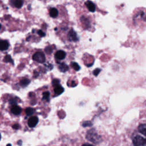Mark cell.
<instances>
[{"label":"cell","mask_w":146,"mask_h":146,"mask_svg":"<svg viewBox=\"0 0 146 146\" xmlns=\"http://www.w3.org/2000/svg\"><path fill=\"white\" fill-rule=\"evenodd\" d=\"M86 139L95 144H98L102 141L101 136L98 135L96 131L94 128L90 129L87 132L86 135Z\"/></svg>","instance_id":"6da1fadb"},{"label":"cell","mask_w":146,"mask_h":146,"mask_svg":"<svg viewBox=\"0 0 146 146\" xmlns=\"http://www.w3.org/2000/svg\"><path fill=\"white\" fill-rule=\"evenodd\" d=\"M132 142L133 146H146V139L139 135L135 136Z\"/></svg>","instance_id":"7a4b0ae2"},{"label":"cell","mask_w":146,"mask_h":146,"mask_svg":"<svg viewBox=\"0 0 146 146\" xmlns=\"http://www.w3.org/2000/svg\"><path fill=\"white\" fill-rule=\"evenodd\" d=\"M33 59L39 63L45 62V56L42 52H36L33 55Z\"/></svg>","instance_id":"3957f363"},{"label":"cell","mask_w":146,"mask_h":146,"mask_svg":"<svg viewBox=\"0 0 146 146\" xmlns=\"http://www.w3.org/2000/svg\"><path fill=\"white\" fill-rule=\"evenodd\" d=\"M38 123V117H36V116H31L29 119L27 124H28V125L30 127L33 128Z\"/></svg>","instance_id":"277c9868"},{"label":"cell","mask_w":146,"mask_h":146,"mask_svg":"<svg viewBox=\"0 0 146 146\" xmlns=\"http://www.w3.org/2000/svg\"><path fill=\"white\" fill-rule=\"evenodd\" d=\"M68 38H69V40L70 41H77L78 40V35L76 34V33H75V31H74L73 30H71L69 31L68 33Z\"/></svg>","instance_id":"5b68a950"},{"label":"cell","mask_w":146,"mask_h":146,"mask_svg":"<svg viewBox=\"0 0 146 146\" xmlns=\"http://www.w3.org/2000/svg\"><path fill=\"white\" fill-rule=\"evenodd\" d=\"M66 52L62 50H59L56 52L55 56L56 59L59 60L63 59L66 57Z\"/></svg>","instance_id":"8992f818"},{"label":"cell","mask_w":146,"mask_h":146,"mask_svg":"<svg viewBox=\"0 0 146 146\" xmlns=\"http://www.w3.org/2000/svg\"><path fill=\"white\" fill-rule=\"evenodd\" d=\"M85 5L90 11L94 12L95 11V6L92 2L88 1L85 2Z\"/></svg>","instance_id":"52a82bcc"},{"label":"cell","mask_w":146,"mask_h":146,"mask_svg":"<svg viewBox=\"0 0 146 146\" xmlns=\"http://www.w3.org/2000/svg\"><path fill=\"white\" fill-rule=\"evenodd\" d=\"M9 47V43L7 40H0V50H6Z\"/></svg>","instance_id":"ba28073f"},{"label":"cell","mask_w":146,"mask_h":146,"mask_svg":"<svg viewBox=\"0 0 146 146\" xmlns=\"http://www.w3.org/2000/svg\"><path fill=\"white\" fill-rule=\"evenodd\" d=\"M11 112L14 115H19L22 111V109L18 106H14L11 109Z\"/></svg>","instance_id":"9c48e42d"},{"label":"cell","mask_w":146,"mask_h":146,"mask_svg":"<svg viewBox=\"0 0 146 146\" xmlns=\"http://www.w3.org/2000/svg\"><path fill=\"white\" fill-rule=\"evenodd\" d=\"M138 131L140 133H142L146 136V124H141L138 127Z\"/></svg>","instance_id":"30bf717a"},{"label":"cell","mask_w":146,"mask_h":146,"mask_svg":"<svg viewBox=\"0 0 146 146\" xmlns=\"http://www.w3.org/2000/svg\"><path fill=\"white\" fill-rule=\"evenodd\" d=\"M64 91V88L60 85L55 87L54 92L56 95H60Z\"/></svg>","instance_id":"8fae6325"},{"label":"cell","mask_w":146,"mask_h":146,"mask_svg":"<svg viewBox=\"0 0 146 146\" xmlns=\"http://www.w3.org/2000/svg\"><path fill=\"white\" fill-rule=\"evenodd\" d=\"M59 69L61 72H64L68 70V66L65 63H60L59 66Z\"/></svg>","instance_id":"7c38bea8"},{"label":"cell","mask_w":146,"mask_h":146,"mask_svg":"<svg viewBox=\"0 0 146 146\" xmlns=\"http://www.w3.org/2000/svg\"><path fill=\"white\" fill-rule=\"evenodd\" d=\"M58 14V10L55 8H51L50 10V15L52 18H55Z\"/></svg>","instance_id":"4fadbf2b"},{"label":"cell","mask_w":146,"mask_h":146,"mask_svg":"<svg viewBox=\"0 0 146 146\" xmlns=\"http://www.w3.org/2000/svg\"><path fill=\"white\" fill-rule=\"evenodd\" d=\"M30 80L28 79H23L19 82V84L22 87H26L30 83Z\"/></svg>","instance_id":"5bb4252c"},{"label":"cell","mask_w":146,"mask_h":146,"mask_svg":"<svg viewBox=\"0 0 146 146\" xmlns=\"http://www.w3.org/2000/svg\"><path fill=\"white\" fill-rule=\"evenodd\" d=\"M23 2L21 0H16L14 1V5L17 8H21L23 5Z\"/></svg>","instance_id":"9a60e30c"},{"label":"cell","mask_w":146,"mask_h":146,"mask_svg":"<svg viewBox=\"0 0 146 146\" xmlns=\"http://www.w3.org/2000/svg\"><path fill=\"white\" fill-rule=\"evenodd\" d=\"M25 112L26 113V115L27 116H31V115L33 114V113L34 112V109H33V108H30V107H28L25 110Z\"/></svg>","instance_id":"2e32d148"},{"label":"cell","mask_w":146,"mask_h":146,"mask_svg":"<svg viewBox=\"0 0 146 146\" xmlns=\"http://www.w3.org/2000/svg\"><path fill=\"white\" fill-rule=\"evenodd\" d=\"M3 61L6 63H12L13 64V61L11 58V56L9 55H5V58H4V59H3Z\"/></svg>","instance_id":"e0dca14e"},{"label":"cell","mask_w":146,"mask_h":146,"mask_svg":"<svg viewBox=\"0 0 146 146\" xmlns=\"http://www.w3.org/2000/svg\"><path fill=\"white\" fill-rule=\"evenodd\" d=\"M71 66L73 67V68L75 70V71H79L80 68V66L78 65V64L77 63L75 62H72L71 63Z\"/></svg>","instance_id":"ac0fdd59"},{"label":"cell","mask_w":146,"mask_h":146,"mask_svg":"<svg viewBox=\"0 0 146 146\" xmlns=\"http://www.w3.org/2000/svg\"><path fill=\"white\" fill-rule=\"evenodd\" d=\"M50 97V92L48 91H46L43 93V100H48Z\"/></svg>","instance_id":"d6986e66"},{"label":"cell","mask_w":146,"mask_h":146,"mask_svg":"<svg viewBox=\"0 0 146 146\" xmlns=\"http://www.w3.org/2000/svg\"><path fill=\"white\" fill-rule=\"evenodd\" d=\"M52 85L54 86V87H56L57 86H59V80L58 79H54L52 80Z\"/></svg>","instance_id":"ffe728a7"},{"label":"cell","mask_w":146,"mask_h":146,"mask_svg":"<svg viewBox=\"0 0 146 146\" xmlns=\"http://www.w3.org/2000/svg\"><path fill=\"white\" fill-rule=\"evenodd\" d=\"M91 125H92V123L89 121H84L83 123V127H87V126H91Z\"/></svg>","instance_id":"44dd1931"},{"label":"cell","mask_w":146,"mask_h":146,"mask_svg":"<svg viewBox=\"0 0 146 146\" xmlns=\"http://www.w3.org/2000/svg\"><path fill=\"white\" fill-rule=\"evenodd\" d=\"M100 71H101L100 69H99V68H96L95 70H94V71H93V74H94L95 76H97V75L99 74V73L100 72Z\"/></svg>","instance_id":"7402d4cb"},{"label":"cell","mask_w":146,"mask_h":146,"mask_svg":"<svg viewBox=\"0 0 146 146\" xmlns=\"http://www.w3.org/2000/svg\"><path fill=\"white\" fill-rule=\"evenodd\" d=\"M38 34L39 36H40L41 37L44 36L46 35V34H45L44 32H43V31H42V30H40L38 31Z\"/></svg>","instance_id":"603a6c76"},{"label":"cell","mask_w":146,"mask_h":146,"mask_svg":"<svg viewBox=\"0 0 146 146\" xmlns=\"http://www.w3.org/2000/svg\"><path fill=\"white\" fill-rule=\"evenodd\" d=\"M10 103L13 104V105H14V106H17V101H16V99H12L10 100Z\"/></svg>","instance_id":"cb8c5ba5"},{"label":"cell","mask_w":146,"mask_h":146,"mask_svg":"<svg viewBox=\"0 0 146 146\" xmlns=\"http://www.w3.org/2000/svg\"><path fill=\"white\" fill-rule=\"evenodd\" d=\"M19 127H20V126H19V125L18 124H14V125H13V128L14 129H19Z\"/></svg>","instance_id":"d4e9b609"},{"label":"cell","mask_w":146,"mask_h":146,"mask_svg":"<svg viewBox=\"0 0 146 146\" xmlns=\"http://www.w3.org/2000/svg\"><path fill=\"white\" fill-rule=\"evenodd\" d=\"M82 146H94V145H92V144H90L86 143V144H83Z\"/></svg>","instance_id":"484cf974"},{"label":"cell","mask_w":146,"mask_h":146,"mask_svg":"<svg viewBox=\"0 0 146 146\" xmlns=\"http://www.w3.org/2000/svg\"><path fill=\"white\" fill-rule=\"evenodd\" d=\"M75 85H76V84H75V82H74V81H72V82H71V84L70 86H71V87H74Z\"/></svg>","instance_id":"4316f807"},{"label":"cell","mask_w":146,"mask_h":146,"mask_svg":"<svg viewBox=\"0 0 146 146\" xmlns=\"http://www.w3.org/2000/svg\"><path fill=\"white\" fill-rule=\"evenodd\" d=\"M6 146H11V144H8Z\"/></svg>","instance_id":"83f0119b"},{"label":"cell","mask_w":146,"mask_h":146,"mask_svg":"<svg viewBox=\"0 0 146 146\" xmlns=\"http://www.w3.org/2000/svg\"><path fill=\"white\" fill-rule=\"evenodd\" d=\"M1 23H0V29H1Z\"/></svg>","instance_id":"f1b7e54d"},{"label":"cell","mask_w":146,"mask_h":146,"mask_svg":"<svg viewBox=\"0 0 146 146\" xmlns=\"http://www.w3.org/2000/svg\"><path fill=\"white\" fill-rule=\"evenodd\" d=\"M1 134H0V140H1Z\"/></svg>","instance_id":"f546056e"}]
</instances>
